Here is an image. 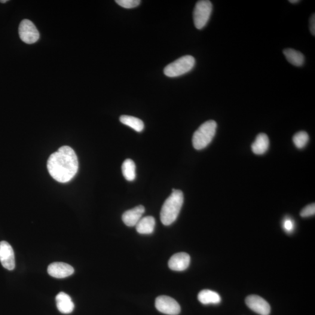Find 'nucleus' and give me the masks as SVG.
I'll return each instance as SVG.
<instances>
[{
	"instance_id": "1",
	"label": "nucleus",
	"mask_w": 315,
	"mask_h": 315,
	"mask_svg": "<svg viewBox=\"0 0 315 315\" xmlns=\"http://www.w3.org/2000/svg\"><path fill=\"white\" fill-rule=\"evenodd\" d=\"M48 173L60 183H67L74 177L78 170V161L74 149L63 146L48 159Z\"/></svg>"
},
{
	"instance_id": "2",
	"label": "nucleus",
	"mask_w": 315,
	"mask_h": 315,
	"mask_svg": "<svg viewBox=\"0 0 315 315\" xmlns=\"http://www.w3.org/2000/svg\"><path fill=\"white\" fill-rule=\"evenodd\" d=\"M183 200V192L173 189L172 194L165 200L161 211V221L164 225H170L176 221L181 210Z\"/></svg>"
},
{
	"instance_id": "3",
	"label": "nucleus",
	"mask_w": 315,
	"mask_h": 315,
	"mask_svg": "<svg viewBox=\"0 0 315 315\" xmlns=\"http://www.w3.org/2000/svg\"><path fill=\"white\" fill-rule=\"evenodd\" d=\"M217 124L215 121H209L202 124L195 131L192 143L194 148L201 150L206 147L212 142L215 136Z\"/></svg>"
},
{
	"instance_id": "4",
	"label": "nucleus",
	"mask_w": 315,
	"mask_h": 315,
	"mask_svg": "<svg viewBox=\"0 0 315 315\" xmlns=\"http://www.w3.org/2000/svg\"><path fill=\"white\" fill-rule=\"evenodd\" d=\"M194 58L190 55L183 56L165 67L164 72L168 77H177L186 74L194 69Z\"/></svg>"
},
{
	"instance_id": "5",
	"label": "nucleus",
	"mask_w": 315,
	"mask_h": 315,
	"mask_svg": "<svg viewBox=\"0 0 315 315\" xmlns=\"http://www.w3.org/2000/svg\"><path fill=\"white\" fill-rule=\"evenodd\" d=\"M213 10L212 3L208 0L198 1L195 5L194 20L195 27L203 29L209 22Z\"/></svg>"
},
{
	"instance_id": "6",
	"label": "nucleus",
	"mask_w": 315,
	"mask_h": 315,
	"mask_svg": "<svg viewBox=\"0 0 315 315\" xmlns=\"http://www.w3.org/2000/svg\"><path fill=\"white\" fill-rule=\"evenodd\" d=\"M20 37L27 44H33L38 41L40 34L37 28L32 21L24 20L19 26Z\"/></svg>"
},
{
	"instance_id": "7",
	"label": "nucleus",
	"mask_w": 315,
	"mask_h": 315,
	"mask_svg": "<svg viewBox=\"0 0 315 315\" xmlns=\"http://www.w3.org/2000/svg\"><path fill=\"white\" fill-rule=\"evenodd\" d=\"M155 307L160 313L168 315H177L180 313L178 302L170 296L162 295L156 298Z\"/></svg>"
},
{
	"instance_id": "8",
	"label": "nucleus",
	"mask_w": 315,
	"mask_h": 315,
	"mask_svg": "<svg viewBox=\"0 0 315 315\" xmlns=\"http://www.w3.org/2000/svg\"><path fill=\"white\" fill-rule=\"evenodd\" d=\"M0 262L3 267L8 270H13L15 267V260L13 247L7 242H0Z\"/></svg>"
},
{
	"instance_id": "9",
	"label": "nucleus",
	"mask_w": 315,
	"mask_h": 315,
	"mask_svg": "<svg viewBox=\"0 0 315 315\" xmlns=\"http://www.w3.org/2000/svg\"><path fill=\"white\" fill-rule=\"evenodd\" d=\"M246 304L250 310L261 315H269L271 308L268 303L261 296L250 295L246 299Z\"/></svg>"
},
{
	"instance_id": "10",
	"label": "nucleus",
	"mask_w": 315,
	"mask_h": 315,
	"mask_svg": "<svg viewBox=\"0 0 315 315\" xmlns=\"http://www.w3.org/2000/svg\"><path fill=\"white\" fill-rule=\"evenodd\" d=\"M48 274L56 278H64L72 276L74 269L68 264L62 262H54L48 266Z\"/></svg>"
},
{
	"instance_id": "11",
	"label": "nucleus",
	"mask_w": 315,
	"mask_h": 315,
	"mask_svg": "<svg viewBox=\"0 0 315 315\" xmlns=\"http://www.w3.org/2000/svg\"><path fill=\"white\" fill-rule=\"evenodd\" d=\"M190 263H191V257L188 254L180 252L171 257L168 262V266L172 270L182 271L188 268Z\"/></svg>"
},
{
	"instance_id": "12",
	"label": "nucleus",
	"mask_w": 315,
	"mask_h": 315,
	"mask_svg": "<svg viewBox=\"0 0 315 315\" xmlns=\"http://www.w3.org/2000/svg\"><path fill=\"white\" fill-rule=\"evenodd\" d=\"M145 212V208L142 205L126 211L122 216V220L128 227H134L142 218Z\"/></svg>"
},
{
	"instance_id": "13",
	"label": "nucleus",
	"mask_w": 315,
	"mask_h": 315,
	"mask_svg": "<svg viewBox=\"0 0 315 315\" xmlns=\"http://www.w3.org/2000/svg\"><path fill=\"white\" fill-rule=\"evenodd\" d=\"M56 301L58 310L61 313L69 314L74 311V303L71 297L65 292H61L58 293L56 297Z\"/></svg>"
},
{
	"instance_id": "14",
	"label": "nucleus",
	"mask_w": 315,
	"mask_h": 315,
	"mask_svg": "<svg viewBox=\"0 0 315 315\" xmlns=\"http://www.w3.org/2000/svg\"><path fill=\"white\" fill-rule=\"evenodd\" d=\"M269 144L268 136L265 133H260L252 145V150L256 155L264 154L267 151Z\"/></svg>"
},
{
	"instance_id": "15",
	"label": "nucleus",
	"mask_w": 315,
	"mask_h": 315,
	"mask_svg": "<svg viewBox=\"0 0 315 315\" xmlns=\"http://www.w3.org/2000/svg\"><path fill=\"white\" fill-rule=\"evenodd\" d=\"M155 219L152 216L144 217L140 219L136 225V230L140 234H151L154 231Z\"/></svg>"
},
{
	"instance_id": "16",
	"label": "nucleus",
	"mask_w": 315,
	"mask_h": 315,
	"mask_svg": "<svg viewBox=\"0 0 315 315\" xmlns=\"http://www.w3.org/2000/svg\"><path fill=\"white\" fill-rule=\"evenodd\" d=\"M198 299L204 305L218 304L221 298L218 293L210 290H204L198 293Z\"/></svg>"
},
{
	"instance_id": "17",
	"label": "nucleus",
	"mask_w": 315,
	"mask_h": 315,
	"mask_svg": "<svg viewBox=\"0 0 315 315\" xmlns=\"http://www.w3.org/2000/svg\"><path fill=\"white\" fill-rule=\"evenodd\" d=\"M283 53L288 62L293 66L301 67L304 64L305 57L300 51L292 48H286L284 50Z\"/></svg>"
},
{
	"instance_id": "18",
	"label": "nucleus",
	"mask_w": 315,
	"mask_h": 315,
	"mask_svg": "<svg viewBox=\"0 0 315 315\" xmlns=\"http://www.w3.org/2000/svg\"><path fill=\"white\" fill-rule=\"evenodd\" d=\"M120 121L121 123L132 128L137 132H142L145 128L143 121L141 119L133 116L122 115L120 117Z\"/></svg>"
},
{
	"instance_id": "19",
	"label": "nucleus",
	"mask_w": 315,
	"mask_h": 315,
	"mask_svg": "<svg viewBox=\"0 0 315 315\" xmlns=\"http://www.w3.org/2000/svg\"><path fill=\"white\" fill-rule=\"evenodd\" d=\"M122 173L127 181H133L136 179V164L133 160H125L121 167Z\"/></svg>"
},
{
	"instance_id": "20",
	"label": "nucleus",
	"mask_w": 315,
	"mask_h": 315,
	"mask_svg": "<svg viewBox=\"0 0 315 315\" xmlns=\"http://www.w3.org/2000/svg\"><path fill=\"white\" fill-rule=\"evenodd\" d=\"M293 142L298 148H304L309 141L308 134L305 131H299L293 137Z\"/></svg>"
},
{
	"instance_id": "21",
	"label": "nucleus",
	"mask_w": 315,
	"mask_h": 315,
	"mask_svg": "<svg viewBox=\"0 0 315 315\" xmlns=\"http://www.w3.org/2000/svg\"><path fill=\"white\" fill-rule=\"evenodd\" d=\"M116 2L124 8H133L139 5L141 1L139 0H116Z\"/></svg>"
},
{
	"instance_id": "22",
	"label": "nucleus",
	"mask_w": 315,
	"mask_h": 315,
	"mask_svg": "<svg viewBox=\"0 0 315 315\" xmlns=\"http://www.w3.org/2000/svg\"><path fill=\"white\" fill-rule=\"evenodd\" d=\"M315 214V203L308 205L303 209L301 212L300 216L302 217H308L314 216Z\"/></svg>"
},
{
	"instance_id": "23",
	"label": "nucleus",
	"mask_w": 315,
	"mask_h": 315,
	"mask_svg": "<svg viewBox=\"0 0 315 315\" xmlns=\"http://www.w3.org/2000/svg\"><path fill=\"white\" fill-rule=\"evenodd\" d=\"M283 228L284 230L287 232H291L294 228V223L292 220L290 218H287L284 219L283 222Z\"/></svg>"
},
{
	"instance_id": "24",
	"label": "nucleus",
	"mask_w": 315,
	"mask_h": 315,
	"mask_svg": "<svg viewBox=\"0 0 315 315\" xmlns=\"http://www.w3.org/2000/svg\"><path fill=\"white\" fill-rule=\"evenodd\" d=\"M310 29L312 34L315 35V14L312 15L310 19Z\"/></svg>"
},
{
	"instance_id": "25",
	"label": "nucleus",
	"mask_w": 315,
	"mask_h": 315,
	"mask_svg": "<svg viewBox=\"0 0 315 315\" xmlns=\"http://www.w3.org/2000/svg\"><path fill=\"white\" fill-rule=\"evenodd\" d=\"M290 2L292 3V4H295V3H298L299 2L298 0H290Z\"/></svg>"
},
{
	"instance_id": "26",
	"label": "nucleus",
	"mask_w": 315,
	"mask_h": 315,
	"mask_svg": "<svg viewBox=\"0 0 315 315\" xmlns=\"http://www.w3.org/2000/svg\"><path fill=\"white\" fill-rule=\"evenodd\" d=\"M7 2H8V0H4V1H2V0H1V1H0V2H1V3H5Z\"/></svg>"
}]
</instances>
